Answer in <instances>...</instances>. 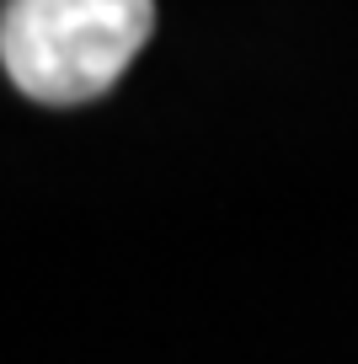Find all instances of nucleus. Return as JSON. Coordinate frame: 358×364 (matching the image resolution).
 Returning <instances> with one entry per match:
<instances>
[{
    "mask_svg": "<svg viewBox=\"0 0 358 364\" xmlns=\"http://www.w3.org/2000/svg\"><path fill=\"white\" fill-rule=\"evenodd\" d=\"M150 33V0H16L0 11V65L33 102L80 107L124 80Z\"/></svg>",
    "mask_w": 358,
    "mask_h": 364,
    "instance_id": "obj_1",
    "label": "nucleus"
}]
</instances>
